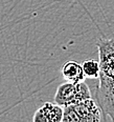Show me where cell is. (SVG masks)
Here are the masks:
<instances>
[{"mask_svg": "<svg viewBox=\"0 0 114 122\" xmlns=\"http://www.w3.org/2000/svg\"><path fill=\"white\" fill-rule=\"evenodd\" d=\"M100 61L95 101L102 111L103 121H114V39H100L96 43Z\"/></svg>", "mask_w": 114, "mask_h": 122, "instance_id": "1", "label": "cell"}, {"mask_svg": "<svg viewBox=\"0 0 114 122\" xmlns=\"http://www.w3.org/2000/svg\"><path fill=\"white\" fill-rule=\"evenodd\" d=\"M64 122H100L103 115L97 102L93 98L64 106Z\"/></svg>", "mask_w": 114, "mask_h": 122, "instance_id": "2", "label": "cell"}, {"mask_svg": "<svg viewBox=\"0 0 114 122\" xmlns=\"http://www.w3.org/2000/svg\"><path fill=\"white\" fill-rule=\"evenodd\" d=\"M90 98H92L90 88L84 81L78 83L67 81L65 83H62L58 86L54 97L55 102L62 106L77 103Z\"/></svg>", "mask_w": 114, "mask_h": 122, "instance_id": "3", "label": "cell"}, {"mask_svg": "<svg viewBox=\"0 0 114 122\" xmlns=\"http://www.w3.org/2000/svg\"><path fill=\"white\" fill-rule=\"evenodd\" d=\"M64 106L55 102H45L35 112L34 122H61L63 120Z\"/></svg>", "mask_w": 114, "mask_h": 122, "instance_id": "4", "label": "cell"}, {"mask_svg": "<svg viewBox=\"0 0 114 122\" xmlns=\"http://www.w3.org/2000/svg\"><path fill=\"white\" fill-rule=\"evenodd\" d=\"M62 76L68 82L78 83L85 80L86 76L83 71L82 64L74 60L67 61L62 66Z\"/></svg>", "mask_w": 114, "mask_h": 122, "instance_id": "5", "label": "cell"}, {"mask_svg": "<svg viewBox=\"0 0 114 122\" xmlns=\"http://www.w3.org/2000/svg\"><path fill=\"white\" fill-rule=\"evenodd\" d=\"M82 67L86 78L96 79L100 76V61L96 59H86L83 61Z\"/></svg>", "mask_w": 114, "mask_h": 122, "instance_id": "6", "label": "cell"}]
</instances>
